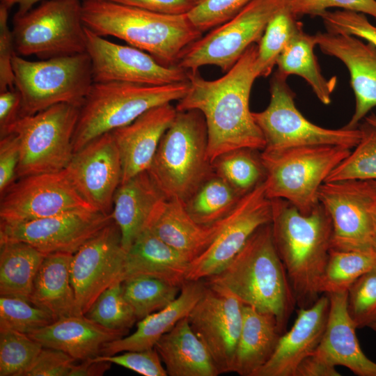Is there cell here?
<instances>
[{"label": "cell", "instance_id": "cell-1", "mask_svg": "<svg viewBox=\"0 0 376 376\" xmlns=\"http://www.w3.org/2000/svg\"><path fill=\"white\" fill-rule=\"evenodd\" d=\"M258 45H251L226 74L214 80L204 79L198 70L188 71L189 88L178 101L177 111H199L207 132V156L240 148L263 150V134L250 111L253 84L259 77L256 67Z\"/></svg>", "mask_w": 376, "mask_h": 376}, {"label": "cell", "instance_id": "cell-2", "mask_svg": "<svg viewBox=\"0 0 376 376\" xmlns=\"http://www.w3.org/2000/svg\"><path fill=\"white\" fill-rule=\"evenodd\" d=\"M203 281L228 290L244 305L273 315L281 333L285 331L297 304L271 223L258 228L220 271Z\"/></svg>", "mask_w": 376, "mask_h": 376}, {"label": "cell", "instance_id": "cell-3", "mask_svg": "<svg viewBox=\"0 0 376 376\" xmlns=\"http://www.w3.org/2000/svg\"><path fill=\"white\" fill-rule=\"evenodd\" d=\"M271 201L275 246L297 306L308 307L321 295L320 281L331 249V219L320 203L311 213L304 214L286 200Z\"/></svg>", "mask_w": 376, "mask_h": 376}, {"label": "cell", "instance_id": "cell-4", "mask_svg": "<svg viewBox=\"0 0 376 376\" xmlns=\"http://www.w3.org/2000/svg\"><path fill=\"white\" fill-rule=\"evenodd\" d=\"M84 26L146 52L163 65H177L183 51L202 36L187 14L154 13L109 0H84Z\"/></svg>", "mask_w": 376, "mask_h": 376}, {"label": "cell", "instance_id": "cell-5", "mask_svg": "<svg viewBox=\"0 0 376 376\" xmlns=\"http://www.w3.org/2000/svg\"><path fill=\"white\" fill-rule=\"evenodd\" d=\"M148 171L166 198L184 203L214 173L207 127L199 111H177Z\"/></svg>", "mask_w": 376, "mask_h": 376}, {"label": "cell", "instance_id": "cell-6", "mask_svg": "<svg viewBox=\"0 0 376 376\" xmlns=\"http://www.w3.org/2000/svg\"><path fill=\"white\" fill-rule=\"evenodd\" d=\"M189 86V80L159 86L93 83L79 108L72 138L74 152L97 136L131 123L153 107L179 101Z\"/></svg>", "mask_w": 376, "mask_h": 376}, {"label": "cell", "instance_id": "cell-7", "mask_svg": "<svg viewBox=\"0 0 376 376\" xmlns=\"http://www.w3.org/2000/svg\"><path fill=\"white\" fill-rule=\"evenodd\" d=\"M351 150L331 145L261 150L267 196L286 200L304 214L311 213L319 204L320 186Z\"/></svg>", "mask_w": 376, "mask_h": 376}, {"label": "cell", "instance_id": "cell-8", "mask_svg": "<svg viewBox=\"0 0 376 376\" xmlns=\"http://www.w3.org/2000/svg\"><path fill=\"white\" fill-rule=\"evenodd\" d=\"M13 68L15 87L22 98L20 116L61 103L80 108L93 84L86 52L36 61L15 53Z\"/></svg>", "mask_w": 376, "mask_h": 376}, {"label": "cell", "instance_id": "cell-9", "mask_svg": "<svg viewBox=\"0 0 376 376\" xmlns=\"http://www.w3.org/2000/svg\"><path fill=\"white\" fill-rule=\"evenodd\" d=\"M79 107L61 103L33 115L19 116L5 132L18 139L17 177L65 170L75 154L72 138Z\"/></svg>", "mask_w": 376, "mask_h": 376}, {"label": "cell", "instance_id": "cell-10", "mask_svg": "<svg viewBox=\"0 0 376 376\" xmlns=\"http://www.w3.org/2000/svg\"><path fill=\"white\" fill-rule=\"evenodd\" d=\"M81 11L79 0H45L23 15H15V53L47 59L86 52Z\"/></svg>", "mask_w": 376, "mask_h": 376}, {"label": "cell", "instance_id": "cell-11", "mask_svg": "<svg viewBox=\"0 0 376 376\" xmlns=\"http://www.w3.org/2000/svg\"><path fill=\"white\" fill-rule=\"evenodd\" d=\"M287 78L276 71L270 81L268 106L263 111L253 112L265 140V149L331 145L352 150L361 139L359 128L329 129L311 123L296 107L295 94Z\"/></svg>", "mask_w": 376, "mask_h": 376}, {"label": "cell", "instance_id": "cell-12", "mask_svg": "<svg viewBox=\"0 0 376 376\" xmlns=\"http://www.w3.org/2000/svg\"><path fill=\"white\" fill-rule=\"evenodd\" d=\"M285 3L286 0H253L188 46L177 65L191 71L214 65L226 72L251 45L259 42L269 20Z\"/></svg>", "mask_w": 376, "mask_h": 376}, {"label": "cell", "instance_id": "cell-13", "mask_svg": "<svg viewBox=\"0 0 376 376\" xmlns=\"http://www.w3.org/2000/svg\"><path fill=\"white\" fill-rule=\"evenodd\" d=\"M272 220V201L266 195L263 182L242 196L233 210L221 220L211 244L190 263L186 281L205 280L217 274L258 228Z\"/></svg>", "mask_w": 376, "mask_h": 376}, {"label": "cell", "instance_id": "cell-14", "mask_svg": "<svg viewBox=\"0 0 376 376\" xmlns=\"http://www.w3.org/2000/svg\"><path fill=\"white\" fill-rule=\"evenodd\" d=\"M84 30L93 83L159 86L188 80V71L178 65H163L139 49L112 42L86 26Z\"/></svg>", "mask_w": 376, "mask_h": 376}, {"label": "cell", "instance_id": "cell-15", "mask_svg": "<svg viewBox=\"0 0 376 376\" xmlns=\"http://www.w3.org/2000/svg\"><path fill=\"white\" fill-rule=\"evenodd\" d=\"M318 201L332 223L331 249L364 251L370 244V208L376 201V180L324 182Z\"/></svg>", "mask_w": 376, "mask_h": 376}, {"label": "cell", "instance_id": "cell-16", "mask_svg": "<svg viewBox=\"0 0 376 376\" xmlns=\"http://www.w3.org/2000/svg\"><path fill=\"white\" fill-rule=\"evenodd\" d=\"M79 210H95L77 192L63 170L31 175L15 182L1 196L0 219L21 223Z\"/></svg>", "mask_w": 376, "mask_h": 376}, {"label": "cell", "instance_id": "cell-17", "mask_svg": "<svg viewBox=\"0 0 376 376\" xmlns=\"http://www.w3.org/2000/svg\"><path fill=\"white\" fill-rule=\"evenodd\" d=\"M205 283L203 294L187 319L219 374L231 373L242 325L244 304L228 290Z\"/></svg>", "mask_w": 376, "mask_h": 376}, {"label": "cell", "instance_id": "cell-18", "mask_svg": "<svg viewBox=\"0 0 376 376\" xmlns=\"http://www.w3.org/2000/svg\"><path fill=\"white\" fill-rule=\"evenodd\" d=\"M126 254L120 229L113 221L73 254L70 280L80 314L85 315L110 285L122 282Z\"/></svg>", "mask_w": 376, "mask_h": 376}, {"label": "cell", "instance_id": "cell-19", "mask_svg": "<svg viewBox=\"0 0 376 376\" xmlns=\"http://www.w3.org/2000/svg\"><path fill=\"white\" fill-rule=\"evenodd\" d=\"M112 221L111 214L79 210L21 223L0 222V242H23L46 255L74 254Z\"/></svg>", "mask_w": 376, "mask_h": 376}, {"label": "cell", "instance_id": "cell-20", "mask_svg": "<svg viewBox=\"0 0 376 376\" xmlns=\"http://www.w3.org/2000/svg\"><path fill=\"white\" fill-rule=\"evenodd\" d=\"M65 170L88 204L97 211L111 214L123 173L120 153L111 132L76 152Z\"/></svg>", "mask_w": 376, "mask_h": 376}, {"label": "cell", "instance_id": "cell-21", "mask_svg": "<svg viewBox=\"0 0 376 376\" xmlns=\"http://www.w3.org/2000/svg\"><path fill=\"white\" fill-rule=\"evenodd\" d=\"M317 45L324 54L340 60L347 68L355 97L352 118L343 127L357 128L361 120L376 107V48L356 36L318 32Z\"/></svg>", "mask_w": 376, "mask_h": 376}, {"label": "cell", "instance_id": "cell-22", "mask_svg": "<svg viewBox=\"0 0 376 376\" xmlns=\"http://www.w3.org/2000/svg\"><path fill=\"white\" fill-rule=\"evenodd\" d=\"M329 311L327 294H322L311 306L299 308L292 327L281 335L272 356L255 376H295L300 363L318 347Z\"/></svg>", "mask_w": 376, "mask_h": 376}, {"label": "cell", "instance_id": "cell-23", "mask_svg": "<svg viewBox=\"0 0 376 376\" xmlns=\"http://www.w3.org/2000/svg\"><path fill=\"white\" fill-rule=\"evenodd\" d=\"M176 113L171 103L164 104L111 132L120 156L121 183L149 169L161 139Z\"/></svg>", "mask_w": 376, "mask_h": 376}, {"label": "cell", "instance_id": "cell-24", "mask_svg": "<svg viewBox=\"0 0 376 376\" xmlns=\"http://www.w3.org/2000/svg\"><path fill=\"white\" fill-rule=\"evenodd\" d=\"M329 311L325 331L315 352L334 366H343L358 376H376V363L362 351L357 327L347 308V291L327 294Z\"/></svg>", "mask_w": 376, "mask_h": 376}, {"label": "cell", "instance_id": "cell-25", "mask_svg": "<svg viewBox=\"0 0 376 376\" xmlns=\"http://www.w3.org/2000/svg\"><path fill=\"white\" fill-rule=\"evenodd\" d=\"M221 220L211 226L196 222L176 198H164L155 207L146 228L184 255L190 263L201 254L217 235Z\"/></svg>", "mask_w": 376, "mask_h": 376}, {"label": "cell", "instance_id": "cell-26", "mask_svg": "<svg viewBox=\"0 0 376 376\" xmlns=\"http://www.w3.org/2000/svg\"><path fill=\"white\" fill-rule=\"evenodd\" d=\"M126 335L80 315L58 318L29 336L44 347L63 351L76 361H83L100 355L107 343Z\"/></svg>", "mask_w": 376, "mask_h": 376}, {"label": "cell", "instance_id": "cell-27", "mask_svg": "<svg viewBox=\"0 0 376 376\" xmlns=\"http://www.w3.org/2000/svg\"><path fill=\"white\" fill-rule=\"evenodd\" d=\"M205 288L203 280L185 281L173 302L139 320L136 329L132 334L107 343L100 355L110 356L125 351L154 347L162 336L171 331L181 319L188 316L203 295Z\"/></svg>", "mask_w": 376, "mask_h": 376}, {"label": "cell", "instance_id": "cell-28", "mask_svg": "<svg viewBox=\"0 0 376 376\" xmlns=\"http://www.w3.org/2000/svg\"><path fill=\"white\" fill-rule=\"evenodd\" d=\"M165 198L148 171L120 183L113 196L111 214L120 229L126 252L146 229L155 207Z\"/></svg>", "mask_w": 376, "mask_h": 376}, {"label": "cell", "instance_id": "cell-29", "mask_svg": "<svg viewBox=\"0 0 376 376\" xmlns=\"http://www.w3.org/2000/svg\"><path fill=\"white\" fill-rule=\"evenodd\" d=\"M189 264L184 255L146 228L127 252L121 281L145 275L181 286Z\"/></svg>", "mask_w": 376, "mask_h": 376}, {"label": "cell", "instance_id": "cell-30", "mask_svg": "<svg viewBox=\"0 0 376 376\" xmlns=\"http://www.w3.org/2000/svg\"><path fill=\"white\" fill-rule=\"evenodd\" d=\"M281 334L273 315L244 304L242 325L232 373L240 376H255L272 356Z\"/></svg>", "mask_w": 376, "mask_h": 376}, {"label": "cell", "instance_id": "cell-31", "mask_svg": "<svg viewBox=\"0 0 376 376\" xmlns=\"http://www.w3.org/2000/svg\"><path fill=\"white\" fill-rule=\"evenodd\" d=\"M169 376H217L213 359L191 329L187 317L162 336L155 345Z\"/></svg>", "mask_w": 376, "mask_h": 376}, {"label": "cell", "instance_id": "cell-32", "mask_svg": "<svg viewBox=\"0 0 376 376\" xmlns=\"http://www.w3.org/2000/svg\"><path fill=\"white\" fill-rule=\"evenodd\" d=\"M72 253L46 255L34 279L29 301L54 318L80 315L70 280Z\"/></svg>", "mask_w": 376, "mask_h": 376}, {"label": "cell", "instance_id": "cell-33", "mask_svg": "<svg viewBox=\"0 0 376 376\" xmlns=\"http://www.w3.org/2000/svg\"><path fill=\"white\" fill-rule=\"evenodd\" d=\"M315 46L318 45L315 35L305 33L301 27L279 56L276 71L287 77L292 75L302 77L318 99L327 105L331 103L337 78L327 79L324 77L314 54Z\"/></svg>", "mask_w": 376, "mask_h": 376}, {"label": "cell", "instance_id": "cell-34", "mask_svg": "<svg viewBox=\"0 0 376 376\" xmlns=\"http://www.w3.org/2000/svg\"><path fill=\"white\" fill-rule=\"evenodd\" d=\"M46 254L23 242H0V295L29 301L35 277Z\"/></svg>", "mask_w": 376, "mask_h": 376}, {"label": "cell", "instance_id": "cell-35", "mask_svg": "<svg viewBox=\"0 0 376 376\" xmlns=\"http://www.w3.org/2000/svg\"><path fill=\"white\" fill-rule=\"evenodd\" d=\"M241 197L228 183L213 173L185 203V207L196 222L211 226L226 217Z\"/></svg>", "mask_w": 376, "mask_h": 376}, {"label": "cell", "instance_id": "cell-36", "mask_svg": "<svg viewBox=\"0 0 376 376\" xmlns=\"http://www.w3.org/2000/svg\"><path fill=\"white\" fill-rule=\"evenodd\" d=\"M376 266V251L331 249L320 285V294L347 291L362 274Z\"/></svg>", "mask_w": 376, "mask_h": 376}, {"label": "cell", "instance_id": "cell-37", "mask_svg": "<svg viewBox=\"0 0 376 376\" xmlns=\"http://www.w3.org/2000/svg\"><path fill=\"white\" fill-rule=\"evenodd\" d=\"M258 151L240 148L225 152L212 162L213 171L242 196L265 181V170Z\"/></svg>", "mask_w": 376, "mask_h": 376}, {"label": "cell", "instance_id": "cell-38", "mask_svg": "<svg viewBox=\"0 0 376 376\" xmlns=\"http://www.w3.org/2000/svg\"><path fill=\"white\" fill-rule=\"evenodd\" d=\"M123 295L137 320L159 311L178 296L181 286L151 276H137L122 282Z\"/></svg>", "mask_w": 376, "mask_h": 376}, {"label": "cell", "instance_id": "cell-39", "mask_svg": "<svg viewBox=\"0 0 376 376\" xmlns=\"http://www.w3.org/2000/svg\"><path fill=\"white\" fill-rule=\"evenodd\" d=\"M285 6L268 22L258 45L256 67L260 77H267L277 59L297 31L303 27Z\"/></svg>", "mask_w": 376, "mask_h": 376}, {"label": "cell", "instance_id": "cell-40", "mask_svg": "<svg viewBox=\"0 0 376 376\" xmlns=\"http://www.w3.org/2000/svg\"><path fill=\"white\" fill-rule=\"evenodd\" d=\"M358 127L361 134L359 143L331 172L325 182L376 180V127L364 120Z\"/></svg>", "mask_w": 376, "mask_h": 376}, {"label": "cell", "instance_id": "cell-41", "mask_svg": "<svg viewBox=\"0 0 376 376\" xmlns=\"http://www.w3.org/2000/svg\"><path fill=\"white\" fill-rule=\"evenodd\" d=\"M85 315L111 330L127 334L138 321L123 295L122 282L117 281L104 290L93 303Z\"/></svg>", "mask_w": 376, "mask_h": 376}, {"label": "cell", "instance_id": "cell-42", "mask_svg": "<svg viewBox=\"0 0 376 376\" xmlns=\"http://www.w3.org/2000/svg\"><path fill=\"white\" fill-rule=\"evenodd\" d=\"M42 347L28 334L0 328V375L23 376Z\"/></svg>", "mask_w": 376, "mask_h": 376}, {"label": "cell", "instance_id": "cell-43", "mask_svg": "<svg viewBox=\"0 0 376 376\" xmlns=\"http://www.w3.org/2000/svg\"><path fill=\"white\" fill-rule=\"evenodd\" d=\"M54 321L45 310L15 297H0V328L31 334Z\"/></svg>", "mask_w": 376, "mask_h": 376}, {"label": "cell", "instance_id": "cell-44", "mask_svg": "<svg viewBox=\"0 0 376 376\" xmlns=\"http://www.w3.org/2000/svg\"><path fill=\"white\" fill-rule=\"evenodd\" d=\"M347 308L357 329L369 327L376 321V266L349 288Z\"/></svg>", "mask_w": 376, "mask_h": 376}, {"label": "cell", "instance_id": "cell-45", "mask_svg": "<svg viewBox=\"0 0 376 376\" xmlns=\"http://www.w3.org/2000/svg\"><path fill=\"white\" fill-rule=\"evenodd\" d=\"M253 0H203L187 15L201 32L214 29L228 21Z\"/></svg>", "mask_w": 376, "mask_h": 376}, {"label": "cell", "instance_id": "cell-46", "mask_svg": "<svg viewBox=\"0 0 376 376\" xmlns=\"http://www.w3.org/2000/svg\"><path fill=\"white\" fill-rule=\"evenodd\" d=\"M327 29L333 33H343L356 36L376 48V26L363 13L337 10L325 11L320 16Z\"/></svg>", "mask_w": 376, "mask_h": 376}, {"label": "cell", "instance_id": "cell-47", "mask_svg": "<svg viewBox=\"0 0 376 376\" xmlns=\"http://www.w3.org/2000/svg\"><path fill=\"white\" fill-rule=\"evenodd\" d=\"M288 10L297 18L320 16L331 8L352 10L376 18V0H286Z\"/></svg>", "mask_w": 376, "mask_h": 376}, {"label": "cell", "instance_id": "cell-48", "mask_svg": "<svg viewBox=\"0 0 376 376\" xmlns=\"http://www.w3.org/2000/svg\"><path fill=\"white\" fill-rule=\"evenodd\" d=\"M94 359L118 365L144 376L168 375L155 347L143 350L125 351L118 355H98Z\"/></svg>", "mask_w": 376, "mask_h": 376}, {"label": "cell", "instance_id": "cell-49", "mask_svg": "<svg viewBox=\"0 0 376 376\" xmlns=\"http://www.w3.org/2000/svg\"><path fill=\"white\" fill-rule=\"evenodd\" d=\"M75 361L63 351L43 347L23 376H68Z\"/></svg>", "mask_w": 376, "mask_h": 376}, {"label": "cell", "instance_id": "cell-50", "mask_svg": "<svg viewBox=\"0 0 376 376\" xmlns=\"http://www.w3.org/2000/svg\"><path fill=\"white\" fill-rule=\"evenodd\" d=\"M8 8L0 3V92L15 88L13 58L15 54L12 30L8 26Z\"/></svg>", "mask_w": 376, "mask_h": 376}, {"label": "cell", "instance_id": "cell-51", "mask_svg": "<svg viewBox=\"0 0 376 376\" xmlns=\"http://www.w3.org/2000/svg\"><path fill=\"white\" fill-rule=\"evenodd\" d=\"M20 159L17 137L13 133L1 136L0 140V194L15 183Z\"/></svg>", "mask_w": 376, "mask_h": 376}, {"label": "cell", "instance_id": "cell-52", "mask_svg": "<svg viewBox=\"0 0 376 376\" xmlns=\"http://www.w3.org/2000/svg\"><path fill=\"white\" fill-rule=\"evenodd\" d=\"M148 11L167 14H187L197 4L194 0H109Z\"/></svg>", "mask_w": 376, "mask_h": 376}, {"label": "cell", "instance_id": "cell-53", "mask_svg": "<svg viewBox=\"0 0 376 376\" xmlns=\"http://www.w3.org/2000/svg\"><path fill=\"white\" fill-rule=\"evenodd\" d=\"M21 108V95L15 87L0 92V135L20 116Z\"/></svg>", "mask_w": 376, "mask_h": 376}, {"label": "cell", "instance_id": "cell-54", "mask_svg": "<svg viewBox=\"0 0 376 376\" xmlns=\"http://www.w3.org/2000/svg\"><path fill=\"white\" fill-rule=\"evenodd\" d=\"M295 376H340L333 365L315 351L298 366Z\"/></svg>", "mask_w": 376, "mask_h": 376}, {"label": "cell", "instance_id": "cell-55", "mask_svg": "<svg viewBox=\"0 0 376 376\" xmlns=\"http://www.w3.org/2000/svg\"><path fill=\"white\" fill-rule=\"evenodd\" d=\"M111 363L95 360L94 358L75 363L68 376H101L111 367Z\"/></svg>", "mask_w": 376, "mask_h": 376}, {"label": "cell", "instance_id": "cell-56", "mask_svg": "<svg viewBox=\"0 0 376 376\" xmlns=\"http://www.w3.org/2000/svg\"><path fill=\"white\" fill-rule=\"evenodd\" d=\"M43 1L45 0H1V2L8 8L16 6L17 10L15 15H21L32 9L36 3Z\"/></svg>", "mask_w": 376, "mask_h": 376}, {"label": "cell", "instance_id": "cell-57", "mask_svg": "<svg viewBox=\"0 0 376 376\" xmlns=\"http://www.w3.org/2000/svg\"><path fill=\"white\" fill-rule=\"evenodd\" d=\"M370 244L376 251V201L370 208Z\"/></svg>", "mask_w": 376, "mask_h": 376}, {"label": "cell", "instance_id": "cell-58", "mask_svg": "<svg viewBox=\"0 0 376 376\" xmlns=\"http://www.w3.org/2000/svg\"><path fill=\"white\" fill-rule=\"evenodd\" d=\"M364 120L376 127V113H372L369 116H367L365 118Z\"/></svg>", "mask_w": 376, "mask_h": 376}, {"label": "cell", "instance_id": "cell-59", "mask_svg": "<svg viewBox=\"0 0 376 376\" xmlns=\"http://www.w3.org/2000/svg\"><path fill=\"white\" fill-rule=\"evenodd\" d=\"M368 327L376 332V321L372 323Z\"/></svg>", "mask_w": 376, "mask_h": 376}, {"label": "cell", "instance_id": "cell-60", "mask_svg": "<svg viewBox=\"0 0 376 376\" xmlns=\"http://www.w3.org/2000/svg\"><path fill=\"white\" fill-rule=\"evenodd\" d=\"M194 1L196 2V3H200L201 1H202L203 0H194Z\"/></svg>", "mask_w": 376, "mask_h": 376}]
</instances>
